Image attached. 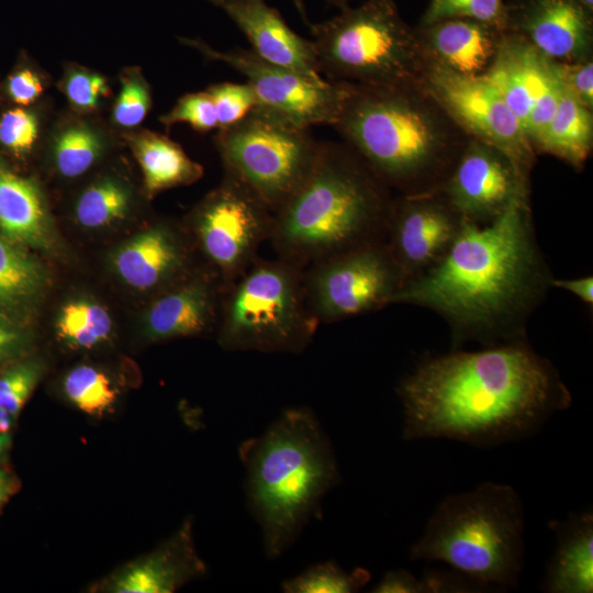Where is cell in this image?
<instances>
[{
	"label": "cell",
	"instance_id": "4316f807",
	"mask_svg": "<svg viewBox=\"0 0 593 593\" xmlns=\"http://www.w3.org/2000/svg\"><path fill=\"white\" fill-rule=\"evenodd\" d=\"M44 284L40 264L0 235V310L29 304Z\"/></svg>",
	"mask_w": 593,
	"mask_h": 593
},
{
	"label": "cell",
	"instance_id": "44dd1931",
	"mask_svg": "<svg viewBox=\"0 0 593 593\" xmlns=\"http://www.w3.org/2000/svg\"><path fill=\"white\" fill-rule=\"evenodd\" d=\"M184 244L172 227L155 225L123 244L112 264L120 278L139 291L177 283L188 267Z\"/></svg>",
	"mask_w": 593,
	"mask_h": 593
},
{
	"label": "cell",
	"instance_id": "2e32d148",
	"mask_svg": "<svg viewBox=\"0 0 593 593\" xmlns=\"http://www.w3.org/2000/svg\"><path fill=\"white\" fill-rule=\"evenodd\" d=\"M506 30L547 58L573 63L592 58L593 12L575 0H505Z\"/></svg>",
	"mask_w": 593,
	"mask_h": 593
},
{
	"label": "cell",
	"instance_id": "7402d4cb",
	"mask_svg": "<svg viewBox=\"0 0 593 593\" xmlns=\"http://www.w3.org/2000/svg\"><path fill=\"white\" fill-rule=\"evenodd\" d=\"M0 235L16 246L48 249L53 228L37 183L14 172L0 156Z\"/></svg>",
	"mask_w": 593,
	"mask_h": 593
},
{
	"label": "cell",
	"instance_id": "9c48e42d",
	"mask_svg": "<svg viewBox=\"0 0 593 593\" xmlns=\"http://www.w3.org/2000/svg\"><path fill=\"white\" fill-rule=\"evenodd\" d=\"M215 143L225 171L245 183L273 213L306 179L321 145L310 127L262 107L219 130Z\"/></svg>",
	"mask_w": 593,
	"mask_h": 593
},
{
	"label": "cell",
	"instance_id": "d4e9b609",
	"mask_svg": "<svg viewBox=\"0 0 593 593\" xmlns=\"http://www.w3.org/2000/svg\"><path fill=\"white\" fill-rule=\"evenodd\" d=\"M127 141L142 169L149 199L164 190L191 184L203 176V167L164 135L143 131L128 135Z\"/></svg>",
	"mask_w": 593,
	"mask_h": 593
},
{
	"label": "cell",
	"instance_id": "681fc988",
	"mask_svg": "<svg viewBox=\"0 0 593 593\" xmlns=\"http://www.w3.org/2000/svg\"><path fill=\"white\" fill-rule=\"evenodd\" d=\"M589 11L593 12V0H575Z\"/></svg>",
	"mask_w": 593,
	"mask_h": 593
},
{
	"label": "cell",
	"instance_id": "277c9868",
	"mask_svg": "<svg viewBox=\"0 0 593 593\" xmlns=\"http://www.w3.org/2000/svg\"><path fill=\"white\" fill-rule=\"evenodd\" d=\"M390 190L347 145L321 142L311 172L273 213L269 240L279 258L302 268L384 243Z\"/></svg>",
	"mask_w": 593,
	"mask_h": 593
},
{
	"label": "cell",
	"instance_id": "ee69618b",
	"mask_svg": "<svg viewBox=\"0 0 593 593\" xmlns=\"http://www.w3.org/2000/svg\"><path fill=\"white\" fill-rule=\"evenodd\" d=\"M551 287L560 288L575 294L589 306L593 304V277L585 276L574 279L552 278Z\"/></svg>",
	"mask_w": 593,
	"mask_h": 593
},
{
	"label": "cell",
	"instance_id": "ffe728a7",
	"mask_svg": "<svg viewBox=\"0 0 593 593\" xmlns=\"http://www.w3.org/2000/svg\"><path fill=\"white\" fill-rule=\"evenodd\" d=\"M483 77L499 91L523 128L536 102L559 82L553 61L508 31Z\"/></svg>",
	"mask_w": 593,
	"mask_h": 593
},
{
	"label": "cell",
	"instance_id": "5bb4252c",
	"mask_svg": "<svg viewBox=\"0 0 593 593\" xmlns=\"http://www.w3.org/2000/svg\"><path fill=\"white\" fill-rule=\"evenodd\" d=\"M528 179L504 152L470 137L439 193L466 221L488 224L529 198Z\"/></svg>",
	"mask_w": 593,
	"mask_h": 593
},
{
	"label": "cell",
	"instance_id": "cb8c5ba5",
	"mask_svg": "<svg viewBox=\"0 0 593 593\" xmlns=\"http://www.w3.org/2000/svg\"><path fill=\"white\" fill-rule=\"evenodd\" d=\"M187 533L182 532L165 549L121 571L109 585L116 593H170L188 578L201 571Z\"/></svg>",
	"mask_w": 593,
	"mask_h": 593
},
{
	"label": "cell",
	"instance_id": "484cf974",
	"mask_svg": "<svg viewBox=\"0 0 593 593\" xmlns=\"http://www.w3.org/2000/svg\"><path fill=\"white\" fill-rule=\"evenodd\" d=\"M592 144V110L561 83L556 112L537 152L550 154L581 169L591 154Z\"/></svg>",
	"mask_w": 593,
	"mask_h": 593
},
{
	"label": "cell",
	"instance_id": "4dcf8cb0",
	"mask_svg": "<svg viewBox=\"0 0 593 593\" xmlns=\"http://www.w3.org/2000/svg\"><path fill=\"white\" fill-rule=\"evenodd\" d=\"M67 398L83 413L102 416L116 400V390L108 376L88 365L70 370L64 380Z\"/></svg>",
	"mask_w": 593,
	"mask_h": 593
},
{
	"label": "cell",
	"instance_id": "f546056e",
	"mask_svg": "<svg viewBox=\"0 0 593 593\" xmlns=\"http://www.w3.org/2000/svg\"><path fill=\"white\" fill-rule=\"evenodd\" d=\"M102 142L96 131L86 124H74L61 130L53 144L57 170L67 178L85 174L99 158Z\"/></svg>",
	"mask_w": 593,
	"mask_h": 593
},
{
	"label": "cell",
	"instance_id": "836d02e7",
	"mask_svg": "<svg viewBox=\"0 0 593 593\" xmlns=\"http://www.w3.org/2000/svg\"><path fill=\"white\" fill-rule=\"evenodd\" d=\"M150 107V92L137 69H126L121 77V90L115 100L112 118L122 127L142 123Z\"/></svg>",
	"mask_w": 593,
	"mask_h": 593
},
{
	"label": "cell",
	"instance_id": "7dc6e473",
	"mask_svg": "<svg viewBox=\"0 0 593 593\" xmlns=\"http://www.w3.org/2000/svg\"><path fill=\"white\" fill-rule=\"evenodd\" d=\"M292 2L294 3L296 10L299 11L300 15L305 21V23L307 25H310L303 1L302 0H292Z\"/></svg>",
	"mask_w": 593,
	"mask_h": 593
},
{
	"label": "cell",
	"instance_id": "9a60e30c",
	"mask_svg": "<svg viewBox=\"0 0 593 593\" xmlns=\"http://www.w3.org/2000/svg\"><path fill=\"white\" fill-rule=\"evenodd\" d=\"M463 223L465 219L439 192L393 200L384 244L404 283L443 259Z\"/></svg>",
	"mask_w": 593,
	"mask_h": 593
},
{
	"label": "cell",
	"instance_id": "d6986e66",
	"mask_svg": "<svg viewBox=\"0 0 593 593\" xmlns=\"http://www.w3.org/2000/svg\"><path fill=\"white\" fill-rule=\"evenodd\" d=\"M427 65L483 76L500 47L504 30L470 19H445L414 29Z\"/></svg>",
	"mask_w": 593,
	"mask_h": 593
},
{
	"label": "cell",
	"instance_id": "c3c4849f",
	"mask_svg": "<svg viewBox=\"0 0 593 593\" xmlns=\"http://www.w3.org/2000/svg\"><path fill=\"white\" fill-rule=\"evenodd\" d=\"M329 5L344 8L348 5V2L351 0H325Z\"/></svg>",
	"mask_w": 593,
	"mask_h": 593
},
{
	"label": "cell",
	"instance_id": "3957f363",
	"mask_svg": "<svg viewBox=\"0 0 593 593\" xmlns=\"http://www.w3.org/2000/svg\"><path fill=\"white\" fill-rule=\"evenodd\" d=\"M334 127L400 195L440 191L469 136L423 87L350 83Z\"/></svg>",
	"mask_w": 593,
	"mask_h": 593
},
{
	"label": "cell",
	"instance_id": "f35d334b",
	"mask_svg": "<svg viewBox=\"0 0 593 593\" xmlns=\"http://www.w3.org/2000/svg\"><path fill=\"white\" fill-rule=\"evenodd\" d=\"M64 91L75 109L86 112L97 109L109 89L101 75L74 69L65 77Z\"/></svg>",
	"mask_w": 593,
	"mask_h": 593
},
{
	"label": "cell",
	"instance_id": "ba28073f",
	"mask_svg": "<svg viewBox=\"0 0 593 593\" xmlns=\"http://www.w3.org/2000/svg\"><path fill=\"white\" fill-rule=\"evenodd\" d=\"M304 268L282 258L258 257L223 289L219 342L230 351L298 354L320 323L305 299Z\"/></svg>",
	"mask_w": 593,
	"mask_h": 593
},
{
	"label": "cell",
	"instance_id": "f1b7e54d",
	"mask_svg": "<svg viewBox=\"0 0 593 593\" xmlns=\"http://www.w3.org/2000/svg\"><path fill=\"white\" fill-rule=\"evenodd\" d=\"M130 192L114 179H102L88 187L76 204V219L87 228H99L123 219L130 208Z\"/></svg>",
	"mask_w": 593,
	"mask_h": 593
},
{
	"label": "cell",
	"instance_id": "8992f818",
	"mask_svg": "<svg viewBox=\"0 0 593 593\" xmlns=\"http://www.w3.org/2000/svg\"><path fill=\"white\" fill-rule=\"evenodd\" d=\"M411 559L440 561L484 588L516 586L524 564V511L508 484L483 482L446 496L430 515Z\"/></svg>",
	"mask_w": 593,
	"mask_h": 593
},
{
	"label": "cell",
	"instance_id": "bcb514c9",
	"mask_svg": "<svg viewBox=\"0 0 593 593\" xmlns=\"http://www.w3.org/2000/svg\"><path fill=\"white\" fill-rule=\"evenodd\" d=\"M11 493L10 485L5 478L0 472V506L7 501L9 494Z\"/></svg>",
	"mask_w": 593,
	"mask_h": 593
},
{
	"label": "cell",
	"instance_id": "4fadbf2b",
	"mask_svg": "<svg viewBox=\"0 0 593 593\" xmlns=\"http://www.w3.org/2000/svg\"><path fill=\"white\" fill-rule=\"evenodd\" d=\"M423 88L465 134L501 149L529 177L536 153L521 121L483 76L428 65Z\"/></svg>",
	"mask_w": 593,
	"mask_h": 593
},
{
	"label": "cell",
	"instance_id": "8d00e7d4",
	"mask_svg": "<svg viewBox=\"0 0 593 593\" xmlns=\"http://www.w3.org/2000/svg\"><path fill=\"white\" fill-rule=\"evenodd\" d=\"M216 112L219 130L243 120L258 105L251 87L246 83L220 82L208 88Z\"/></svg>",
	"mask_w": 593,
	"mask_h": 593
},
{
	"label": "cell",
	"instance_id": "52a82bcc",
	"mask_svg": "<svg viewBox=\"0 0 593 593\" xmlns=\"http://www.w3.org/2000/svg\"><path fill=\"white\" fill-rule=\"evenodd\" d=\"M310 24L321 74L369 87H423L427 61L393 0H365Z\"/></svg>",
	"mask_w": 593,
	"mask_h": 593
},
{
	"label": "cell",
	"instance_id": "74e56055",
	"mask_svg": "<svg viewBox=\"0 0 593 593\" xmlns=\"http://www.w3.org/2000/svg\"><path fill=\"white\" fill-rule=\"evenodd\" d=\"M160 122L167 127L187 123L202 133L219 128L214 104L206 91L181 97L175 107L160 118Z\"/></svg>",
	"mask_w": 593,
	"mask_h": 593
},
{
	"label": "cell",
	"instance_id": "f6af8a7d",
	"mask_svg": "<svg viewBox=\"0 0 593 593\" xmlns=\"http://www.w3.org/2000/svg\"><path fill=\"white\" fill-rule=\"evenodd\" d=\"M12 417L8 412L0 407V436L9 438L8 434L11 429Z\"/></svg>",
	"mask_w": 593,
	"mask_h": 593
},
{
	"label": "cell",
	"instance_id": "603a6c76",
	"mask_svg": "<svg viewBox=\"0 0 593 593\" xmlns=\"http://www.w3.org/2000/svg\"><path fill=\"white\" fill-rule=\"evenodd\" d=\"M557 546L547 566L542 590L549 593H592L593 515L572 514L564 522H552Z\"/></svg>",
	"mask_w": 593,
	"mask_h": 593
},
{
	"label": "cell",
	"instance_id": "e575fe53",
	"mask_svg": "<svg viewBox=\"0 0 593 593\" xmlns=\"http://www.w3.org/2000/svg\"><path fill=\"white\" fill-rule=\"evenodd\" d=\"M38 119L25 107H15L0 114V146L18 158L33 149L38 137Z\"/></svg>",
	"mask_w": 593,
	"mask_h": 593
},
{
	"label": "cell",
	"instance_id": "5b68a950",
	"mask_svg": "<svg viewBox=\"0 0 593 593\" xmlns=\"http://www.w3.org/2000/svg\"><path fill=\"white\" fill-rule=\"evenodd\" d=\"M239 457L266 553L276 558L338 481L329 440L311 410L289 409L262 435L243 441Z\"/></svg>",
	"mask_w": 593,
	"mask_h": 593
},
{
	"label": "cell",
	"instance_id": "d590c367",
	"mask_svg": "<svg viewBox=\"0 0 593 593\" xmlns=\"http://www.w3.org/2000/svg\"><path fill=\"white\" fill-rule=\"evenodd\" d=\"M36 361L14 363L0 373V407L11 416L23 409L41 378Z\"/></svg>",
	"mask_w": 593,
	"mask_h": 593
},
{
	"label": "cell",
	"instance_id": "e0dca14e",
	"mask_svg": "<svg viewBox=\"0 0 593 593\" xmlns=\"http://www.w3.org/2000/svg\"><path fill=\"white\" fill-rule=\"evenodd\" d=\"M223 10L246 36L253 52L271 64L313 79L321 76L314 46L295 33L265 0H208Z\"/></svg>",
	"mask_w": 593,
	"mask_h": 593
},
{
	"label": "cell",
	"instance_id": "6da1fadb",
	"mask_svg": "<svg viewBox=\"0 0 593 593\" xmlns=\"http://www.w3.org/2000/svg\"><path fill=\"white\" fill-rule=\"evenodd\" d=\"M406 440L492 446L528 436L572 396L527 338L424 358L398 389Z\"/></svg>",
	"mask_w": 593,
	"mask_h": 593
},
{
	"label": "cell",
	"instance_id": "8fae6325",
	"mask_svg": "<svg viewBox=\"0 0 593 593\" xmlns=\"http://www.w3.org/2000/svg\"><path fill=\"white\" fill-rule=\"evenodd\" d=\"M306 303L320 324L391 305L404 277L385 244L348 250L304 268Z\"/></svg>",
	"mask_w": 593,
	"mask_h": 593
},
{
	"label": "cell",
	"instance_id": "ab89813d",
	"mask_svg": "<svg viewBox=\"0 0 593 593\" xmlns=\"http://www.w3.org/2000/svg\"><path fill=\"white\" fill-rule=\"evenodd\" d=\"M553 61L561 83L585 107L593 109V60Z\"/></svg>",
	"mask_w": 593,
	"mask_h": 593
},
{
	"label": "cell",
	"instance_id": "7a4b0ae2",
	"mask_svg": "<svg viewBox=\"0 0 593 593\" xmlns=\"http://www.w3.org/2000/svg\"><path fill=\"white\" fill-rule=\"evenodd\" d=\"M538 246L529 198L488 224L466 221L434 267L407 280L391 304L428 309L449 326L452 349L526 338L530 316L552 288Z\"/></svg>",
	"mask_w": 593,
	"mask_h": 593
},
{
	"label": "cell",
	"instance_id": "1f68e13d",
	"mask_svg": "<svg viewBox=\"0 0 593 593\" xmlns=\"http://www.w3.org/2000/svg\"><path fill=\"white\" fill-rule=\"evenodd\" d=\"M369 579L368 570L358 568L347 572L328 561L312 566L283 582L282 589L288 593H351L362 588Z\"/></svg>",
	"mask_w": 593,
	"mask_h": 593
},
{
	"label": "cell",
	"instance_id": "30bf717a",
	"mask_svg": "<svg viewBox=\"0 0 593 593\" xmlns=\"http://www.w3.org/2000/svg\"><path fill=\"white\" fill-rule=\"evenodd\" d=\"M272 225L269 206L226 171L222 183L191 214L192 234L223 289L258 258Z\"/></svg>",
	"mask_w": 593,
	"mask_h": 593
},
{
	"label": "cell",
	"instance_id": "83f0119b",
	"mask_svg": "<svg viewBox=\"0 0 593 593\" xmlns=\"http://www.w3.org/2000/svg\"><path fill=\"white\" fill-rule=\"evenodd\" d=\"M56 329L59 338L71 347L92 348L109 338L112 318L99 303L74 300L61 307Z\"/></svg>",
	"mask_w": 593,
	"mask_h": 593
},
{
	"label": "cell",
	"instance_id": "ac0fdd59",
	"mask_svg": "<svg viewBox=\"0 0 593 593\" xmlns=\"http://www.w3.org/2000/svg\"><path fill=\"white\" fill-rule=\"evenodd\" d=\"M223 287L219 277L189 276L171 286L148 307L144 329L152 340L200 335L217 324Z\"/></svg>",
	"mask_w": 593,
	"mask_h": 593
},
{
	"label": "cell",
	"instance_id": "d6a6232c",
	"mask_svg": "<svg viewBox=\"0 0 593 593\" xmlns=\"http://www.w3.org/2000/svg\"><path fill=\"white\" fill-rule=\"evenodd\" d=\"M456 18L488 23L505 31V0H429L419 25Z\"/></svg>",
	"mask_w": 593,
	"mask_h": 593
},
{
	"label": "cell",
	"instance_id": "b9f144b4",
	"mask_svg": "<svg viewBox=\"0 0 593 593\" xmlns=\"http://www.w3.org/2000/svg\"><path fill=\"white\" fill-rule=\"evenodd\" d=\"M376 593H424L423 579L414 577L406 570H393L385 573L382 580L371 590Z\"/></svg>",
	"mask_w": 593,
	"mask_h": 593
},
{
	"label": "cell",
	"instance_id": "7bdbcfd3",
	"mask_svg": "<svg viewBox=\"0 0 593 593\" xmlns=\"http://www.w3.org/2000/svg\"><path fill=\"white\" fill-rule=\"evenodd\" d=\"M21 345V331L0 312V361L13 355Z\"/></svg>",
	"mask_w": 593,
	"mask_h": 593
},
{
	"label": "cell",
	"instance_id": "60d3db41",
	"mask_svg": "<svg viewBox=\"0 0 593 593\" xmlns=\"http://www.w3.org/2000/svg\"><path fill=\"white\" fill-rule=\"evenodd\" d=\"M44 87L40 76L27 67H20L9 75L4 83L8 99L16 107H27L43 93Z\"/></svg>",
	"mask_w": 593,
	"mask_h": 593
},
{
	"label": "cell",
	"instance_id": "7c38bea8",
	"mask_svg": "<svg viewBox=\"0 0 593 593\" xmlns=\"http://www.w3.org/2000/svg\"><path fill=\"white\" fill-rule=\"evenodd\" d=\"M182 42L205 58L224 63L244 75L257 98V107L306 127L336 124L350 83L313 79L266 61L248 49L221 52L200 40Z\"/></svg>",
	"mask_w": 593,
	"mask_h": 593
}]
</instances>
